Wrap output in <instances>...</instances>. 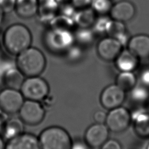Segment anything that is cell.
<instances>
[{
  "instance_id": "1",
  "label": "cell",
  "mask_w": 149,
  "mask_h": 149,
  "mask_svg": "<svg viewBox=\"0 0 149 149\" xmlns=\"http://www.w3.org/2000/svg\"><path fill=\"white\" fill-rule=\"evenodd\" d=\"M32 36L27 26L20 23L9 26L4 31L2 42L5 49L13 55H17L31 47Z\"/></svg>"
},
{
  "instance_id": "2",
  "label": "cell",
  "mask_w": 149,
  "mask_h": 149,
  "mask_svg": "<svg viewBox=\"0 0 149 149\" xmlns=\"http://www.w3.org/2000/svg\"><path fill=\"white\" fill-rule=\"evenodd\" d=\"M16 67L25 77L40 76L46 67V58L42 52L30 47L17 55Z\"/></svg>"
},
{
  "instance_id": "3",
  "label": "cell",
  "mask_w": 149,
  "mask_h": 149,
  "mask_svg": "<svg viewBox=\"0 0 149 149\" xmlns=\"http://www.w3.org/2000/svg\"><path fill=\"white\" fill-rule=\"evenodd\" d=\"M38 138L41 149H71L73 140L62 127L51 126L44 129Z\"/></svg>"
},
{
  "instance_id": "4",
  "label": "cell",
  "mask_w": 149,
  "mask_h": 149,
  "mask_svg": "<svg viewBox=\"0 0 149 149\" xmlns=\"http://www.w3.org/2000/svg\"><path fill=\"white\" fill-rule=\"evenodd\" d=\"M20 91L24 99L41 102L49 94V86L40 76L27 77Z\"/></svg>"
},
{
  "instance_id": "5",
  "label": "cell",
  "mask_w": 149,
  "mask_h": 149,
  "mask_svg": "<svg viewBox=\"0 0 149 149\" xmlns=\"http://www.w3.org/2000/svg\"><path fill=\"white\" fill-rule=\"evenodd\" d=\"M73 31L50 29L44 36V42L48 49L53 52L67 51L74 43Z\"/></svg>"
},
{
  "instance_id": "6",
  "label": "cell",
  "mask_w": 149,
  "mask_h": 149,
  "mask_svg": "<svg viewBox=\"0 0 149 149\" xmlns=\"http://www.w3.org/2000/svg\"><path fill=\"white\" fill-rule=\"evenodd\" d=\"M18 113L24 124L36 126L44 119L45 109L40 102L26 100Z\"/></svg>"
},
{
  "instance_id": "7",
  "label": "cell",
  "mask_w": 149,
  "mask_h": 149,
  "mask_svg": "<svg viewBox=\"0 0 149 149\" xmlns=\"http://www.w3.org/2000/svg\"><path fill=\"white\" fill-rule=\"evenodd\" d=\"M109 111L105 124L109 131L116 133L125 131L132 122L130 112L122 106Z\"/></svg>"
},
{
  "instance_id": "8",
  "label": "cell",
  "mask_w": 149,
  "mask_h": 149,
  "mask_svg": "<svg viewBox=\"0 0 149 149\" xmlns=\"http://www.w3.org/2000/svg\"><path fill=\"white\" fill-rule=\"evenodd\" d=\"M24 101L19 90L6 87L0 91V109L8 115L17 113Z\"/></svg>"
},
{
  "instance_id": "9",
  "label": "cell",
  "mask_w": 149,
  "mask_h": 149,
  "mask_svg": "<svg viewBox=\"0 0 149 149\" xmlns=\"http://www.w3.org/2000/svg\"><path fill=\"white\" fill-rule=\"evenodd\" d=\"M115 83L105 87L100 96V102L101 105L106 109H112L122 106L124 102L126 94Z\"/></svg>"
},
{
  "instance_id": "10",
  "label": "cell",
  "mask_w": 149,
  "mask_h": 149,
  "mask_svg": "<svg viewBox=\"0 0 149 149\" xmlns=\"http://www.w3.org/2000/svg\"><path fill=\"white\" fill-rule=\"evenodd\" d=\"M109 132L105 123H95L86 129L84 140L90 148H100L109 139Z\"/></svg>"
},
{
  "instance_id": "11",
  "label": "cell",
  "mask_w": 149,
  "mask_h": 149,
  "mask_svg": "<svg viewBox=\"0 0 149 149\" xmlns=\"http://www.w3.org/2000/svg\"><path fill=\"white\" fill-rule=\"evenodd\" d=\"M123 45L113 37L102 38L97 45V52L99 57L105 61H113L122 50Z\"/></svg>"
},
{
  "instance_id": "12",
  "label": "cell",
  "mask_w": 149,
  "mask_h": 149,
  "mask_svg": "<svg viewBox=\"0 0 149 149\" xmlns=\"http://www.w3.org/2000/svg\"><path fill=\"white\" fill-rule=\"evenodd\" d=\"M109 14L111 19L125 23L134 17L136 8L129 1H120L112 5Z\"/></svg>"
},
{
  "instance_id": "13",
  "label": "cell",
  "mask_w": 149,
  "mask_h": 149,
  "mask_svg": "<svg viewBox=\"0 0 149 149\" xmlns=\"http://www.w3.org/2000/svg\"><path fill=\"white\" fill-rule=\"evenodd\" d=\"M130 113L137 136L144 139L149 138V112L147 109L139 108Z\"/></svg>"
},
{
  "instance_id": "14",
  "label": "cell",
  "mask_w": 149,
  "mask_h": 149,
  "mask_svg": "<svg viewBox=\"0 0 149 149\" xmlns=\"http://www.w3.org/2000/svg\"><path fill=\"white\" fill-rule=\"evenodd\" d=\"M5 149H41L38 138L35 135L23 133L7 141Z\"/></svg>"
},
{
  "instance_id": "15",
  "label": "cell",
  "mask_w": 149,
  "mask_h": 149,
  "mask_svg": "<svg viewBox=\"0 0 149 149\" xmlns=\"http://www.w3.org/2000/svg\"><path fill=\"white\" fill-rule=\"evenodd\" d=\"M127 49L139 59L149 58V36L145 34H136L129 38Z\"/></svg>"
},
{
  "instance_id": "16",
  "label": "cell",
  "mask_w": 149,
  "mask_h": 149,
  "mask_svg": "<svg viewBox=\"0 0 149 149\" xmlns=\"http://www.w3.org/2000/svg\"><path fill=\"white\" fill-rule=\"evenodd\" d=\"M114 61L120 72H133L138 67L139 58L127 48L122 49Z\"/></svg>"
},
{
  "instance_id": "17",
  "label": "cell",
  "mask_w": 149,
  "mask_h": 149,
  "mask_svg": "<svg viewBox=\"0 0 149 149\" xmlns=\"http://www.w3.org/2000/svg\"><path fill=\"white\" fill-rule=\"evenodd\" d=\"M59 3L55 0H38L37 15L40 21L49 23L58 14Z\"/></svg>"
},
{
  "instance_id": "18",
  "label": "cell",
  "mask_w": 149,
  "mask_h": 149,
  "mask_svg": "<svg viewBox=\"0 0 149 149\" xmlns=\"http://www.w3.org/2000/svg\"><path fill=\"white\" fill-rule=\"evenodd\" d=\"M24 122L20 118L8 119L3 123L1 132L2 137L7 141L24 133Z\"/></svg>"
},
{
  "instance_id": "19",
  "label": "cell",
  "mask_w": 149,
  "mask_h": 149,
  "mask_svg": "<svg viewBox=\"0 0 149 149\" xmlns=\"http://www.w3.org/2000/svg\"><path fill=\"white\" fill-rule=\"evenodd\" d=\"M105 33L108 36L118 40L122 45L127 44L129 40L125 23L122 22L111 19L108 24Z\"/></svg>"
},
{
  "instance_id": "20",
  "label": "cell",
  "mask_w": 149,
  "mask_h": 149,
  "mask_svg": "<svg viewBox=\"0 0 149 149\" xmlns=\"http://www.w3.org/2000/svg\"><path fill=\"white\" fill-rule=\"evenodd\" d=\"M38 0H16L14 10L20 18L29 19L37 14Z\"/></svg>"
},
{
  "instance_id": "21",
  "label": "cell",
  "mask_w": 149,
  "mask_h": 149,
  "mask_svg": "<svg viewBox=\"0 0 149 149\" xmlns=\"http://www.w3.org/2000/svg\"><path fill=\"white\" fill-rule=\"evenodd\" d=\"M24 76L16 66H12L7 69L3 77V82L6 87L19 90L24 80Z\"/></svg>"
},
{
  "instance_id": "22",
  "label": "cell",
  "mask_w": 149,
  "mask_h": 149,
  "mask_svg": "<svg viewBox=\"0 0 149 149\" xmlns=\"http://www.w3.org/2000/svg\"><path fill=\"white\" fill-rule=\"evenodd\" d=\"M96 17L97 14L91 7H89L77 10L73 19L77 27L87 28L92 27Z\"/></svg>"
},
{
  "instance_id": "23",
  "label": "cell",
  "mask_w": 149,
  "mask_h": 149,
  "mask_svg": "<svg viewBox=\"0 0 149 149\" xmlns=\"http://www.w3.org/2000/svg\"><path fill=\"white\" fill-rule=\"evenodd\" d=\"M49 23L50 29L69 31H73L76 26L72 18L61 14H58Z\"/></svg>"
},
{
  "instance_id": "24",
  "label": "cell",
  "mask_w": 149,
  "mask_h": 149,
  "mask_svg": "<svg viewBox=\"0 0 149 149\" xmlns=\"http://www.w3.org/2000/svg\"><path fill=\"white\" fill-rule=\"evenodd\" d=\"M115 84L125 92L130 91L137 84V78L133 72H120L116 78Z\"/></svg>"
},
{
  "instance_id": "25",
  "label": "cell",
  "mask_w": 149,
  "mask_h": 149,
  "mask_svg": "<svg viewBox=\"0 0 149 149\" xmlns=\"http://www.w3.org/2000/svg\"><path fill=\"white\" fill-rule=\"evenodd\" d=\"M73 36L74 41L82 45H87L91 44L95 37V33L93 31L91 27H77L74 30Z\"/></svg>"
},
{
  "instance_id": "26",
  "label": "cell",
  "mask_w": 149,
  "mask_h": 149,
  "mask_svg": "<svg viewBox=\"0 0 149 149\" xmlns=\"http://www.w3.org/2000/svg\"><path fill=\"white\" fill-rule=\"evenodd\" d=\"M130 96L131 100L136 103H143L149 98L148 88L141 84H136L130 91Z\"/></svg>"
},
{
  "instance_id": "27",
  "label": "cell",
  "mask_w": 149,
  "mask_h": 149,
  "mask_svg": "<svg viewBox=\"0 0 149 149\" xmlns=\"http://www.w3.org/2000/svg\"><path fill=\"white\" fill-rule=\"evenodd\" d=\"M112 5L111 0H93L90 7L97 15H106L109 13Z\"/></svg>"
},
{
  "instance_id": "28",
  "label": "cell",
  "mask_w": 149,
  "mask_h": 149,
  "mask_svg": "<svg viewBox=\"0 0 149 149\" xmlns=\"http://www.w3.org/2000/svg\"><path fill=\"white\" fill-rule=\"evenodd\" d=\"M111 19L110 17H108L107 15L97 16L95 20L91 27V29L95 34L105 33L108 24Z\"/></svg>"
},
{
  "instance_id": "29",
  "label": "cell",
  "mask_w": 149,
  "mask_h": 149,
  "mask_svg": "<svg viewBox=\"0 0 149 149\" xmlns=\"http://www.w3.org/2000/svg\"><path fill=\"white\" fill-rule=\"evenodd\" d=\"M76 12L77 9L74 8L70 1L59 4L58 14H61L73 19Z\"/></svg>"
},
{
  "instance_id": "30",
  "label": "cell",
  "mask_w": 149,
  "mask_h": 149,
  "mask_svg": "<svg viewBox=\"0 0 149 149\" xmlns=\"http://www.w3.org/2000/svg\"><path fill=\"white\" fill-rule=\"evenodd\" d=\"M16 0H0V7L4 13H10L14 10Z\"/></svg>"
},
{
  "instance_id": "31",
  "label": "cell",
  "mask_w": 149,
  "mask_h": 149,
  "mask_svg": "<svg viewBox=\"0 0 149 149\" xmlns=\"http://www.w3.org/2000/svg\"><path fill=\"white\" fill-rule=\"evenodd\" d=\"M100 149H122V147L117 140L108 139L100 147Z\"/></svg>"
},
{
  "instance_id": "32",
  "label": "cell",
  "mask_w": 149,
  "mask_h": 149,
  "mask_svg": "<svg viewBox=\"0 0 149 149\" xmlns=\"http://www.w3.org/2000/svg\"><path fill=\"white\" fill-rule=\"evenodd\" d=\"M93 0H71L70 2L77 9H81L91 6Z\"/></svg>"
},
{
  "instance_id": "33",
  "label": "cell",
  "mask_w": 149,
  "mask_h": 149,
  "mask_svg": "<svg viewBox=\"0 0 149 149\" xmlns=\"http://www.w3.org/2000/svg\"><path fill=\"white\" fill-rule=\"evenodd\" d=\"M68 56L71 59H75L79 58L81 55V51L79 47L74 46V44L70 47L66 51Z\"/></svg>"
},
{
  "instance_id": "34",
  "label": "cell",
  "mask_w": 149,
  "mask_h": 149,
  "mask_svg": "<svg viewBox=\"0 0 149 149\" xmlns=\"http://www.w3.org/2000/svg\"><path fill=\"white\" fill-rule=\"evenodd\" d=\"M140 84L149 88V67L143 70L140 74Z\"/></svg>"
},
{
  "instance_id": "35",
  "label": "cell",
  "mask_w": 149,
  "mask_h": 149,
  "mask_svg": "<svg viewBox=\"0 0 149 149\" xmlns=\"http://www.w3.org/2000/svg\"><path fill=\"white\" fill-rule=\"evenodd\" d=\"M107 113L102 111H96L93 115V118L95 120V122L98 123H105L107 118Z\"/></svg>"
},
{
  "instance_id": "36",
  "label": "cell",
  "mask_w": 149,
  "mask_h": 149,
  "mask_svg": "<svg viewBox=\"0 0 149 149\" xmlns=\"http://www.w3.org/2000/svg\"><path fill=\"white\" fill-rule=\"evenodd\" d=\"M89 146L87 144L85 141L76 140L72 142L71 149H88Z\"/></svg>"
},
{
  "instance_id": "37",
  "label": "cell",
  "mask_w": 149,
  "mask_h": 149,
  "mask_svg": "<svg viewBox=\"0 0 149 149\" xmlns=\"http://www.w3.org/2000/svg\"><path fill=\"white\" fill-rule=\"evenodd\" d=\"M5 144L4 142V139L3 137L0 136V149H5Z\"/></svg>"
},
{
  "instance_id": "38",
  "label": "cell",
  "mask_w": 149,
  "mask_h": 149,
  "mask_svg": "<svg viewBox=\"0 0 149 149\" xmlns=\"http://www.w3.org/2000/svg\"><path fill=\"white\" fill-rule=\"evenodd\" d=\"M4 12L3 11V10L1 9V8L0 7V24H1V23L3 21V16H4Z\"/></svg>"
},
{
  "instance_id": "39",
  "label": "cell",
  "mask_w": 149,
  "mask_h": 149,
  "mask_svg": "<svg viewBox=\"0 0 149 149\" xmlns=\"http://www.w3.org/2000/svg\"><path fill=\"white\" fill-rule=\"evenodd\" d=\"M3 74H4V72L1 70L0 69V84L3 83Z\"/></svg>"
},
{
  "instance_id": "40",
  "label": "cell",
  "mask_w": 149,
  "mask_h": 149,
  "mask_svg": "<svg viewBox=\"0 0 149 149\" xmlns=\"http://www.w3.org/2000/svg\"><path fill=\"white\" fill-rule=\"evenodd\" d=\"M59 4H61V3H65V2H69L71 0H55Z\"/></svg>"
},
{
  "instance_id": "41",
  "label": "cell",
  "mask_w": 149,
  "mask_h": 149,
  "mask_svg": "<svg viewBox=\"0 0 149 149\" xmlns=\"http://www.w3.org/2000/svg\"><path fill=\"white\" fill-rule=\"evenodd\" d=\"M3 123L0 121V133H1V130H2V126H3Z\"/></svg>"
},
{
  "instance_id": "42",
  "label": "cell",
  "mask_w": 149,
  "mask_h": 149,
  "mask_svg": "<svg viewBox=\"0 0 149 149\" xmlns=\"http://www.w3.org/2000/svg\"><path fill=\"white\" fill-rule=\"evenodd\" d=\"M146 149H149V143H148V144L147 145Z\"/></svg>"
},
{
  "instance_id": "43",
  "label": "cell",
  "mask_w": 149,
  "mask_h": 149,
  "mask_svg": "<svg viewBox=\"0 0 149 149\" xmlns=\"http://www.w3.org/2000/svg\"><path fill=\"white\" fill-rule=\"evenodd\" d=\"M147 111H148V112H149V104H148V108H147Z\"/></svg>"
}]
</instances>
